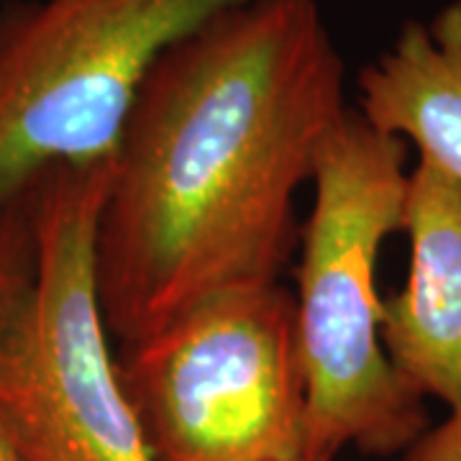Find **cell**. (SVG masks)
Masks as SVG:
<instances>
[{"label":"cell","mask_w":461,"mask_h":461,"mask_svg":"<svg viewBox=\"0 0 461 461\" xmlns=\"http://www.w3.org/2000/svg\"><path fill=\"white\" fill-rule=\"evenodd\" d=\"M408 144L348 108L318 154L313 213L300 230L297 346L305 372L303 461L344 446L387 456L426 430L423 397L397 375L382 336L377 257L402 229Z\"/></svg>","instance_id":"2"},{"label":"cell","mask_w":461,"mask_h":461,"mask_svg":"<svg viewBox=\"0 0 461 461\" xmlns=\"http://www.w3.org/2000/svg\"><path fill=\"white\" fill-rule=\"evenodd\" d=\"M244 0H8L0 5V208L57 165L111 159L151 65Z\"/></svg>","instance_id":"4"},{"label":"cell","mask_w":461,"mask_h":461,"mask_svg":"<svg viewBox=\"0 0 461 461\" xmlns=\"http://www.w3.org/2000/svg\"><path fill=\"white\" fill-rule=\"evenodd\" d=\"M113 157L32 190L33 272L0 323V426L21 461H154L100 313L95 233Z\"/></svg>","instance_id":"3"},{"label":"cell","mask_w":461,"mask_h":461,"mask_svg":"<svg viewBox=\"0 0 461 461\" xmlns=\"http://www.w3.org/2000/svg\"><path fill=\"white\" fill-rule=\"evenodd\" d=\"M0 461H21L18 451L14 448V444H11V438H8V433H5L3 426H0Z\"/></svg>","instance_id":"10"},{"label":"cell","mask_w":461,"mask_h":461,"mask_svg":"<svg viewBox=\"0 0 461 461\" xmlns=\"http://www.w3.org/2000/svg\"><path fill=\"white\" fill-rule=\"evenodd\" d=\"M121 387L154 461L303 459L295 295L239 287L121 346Z\"/></svg>","instance_id":"5"},{"label":"cell","mask_w":461,"mask_h":461,"mask_svg":"<svg viewBox=\"0 0 461 461\" xmlns=\"http://www.w3.org/2000/svg\"><path fill=\"white\" fill-rule=\"evenodd\" d=\"M359 113L377 131L412 141L420 159L461 180V0L405 21L395 44L362 67Z\"/></svg>","instance_id":"7"},{"label":"cell","mask_w":461,"mask_h":461,"mask_svg":"<svg viewBox=\"0 0 461 461\" xmlns=\"http://www.w3.org/2000/svg\"><path fill=\"white\" fill-rule=\"evenodd\" d=\"M405 461H461V412H451L444 426L423 433Z\"/></svg>","instance_id":"9"},{"label":"cell","mask_w":461,"mask_h":461,"mask_svg":"<svg viewBox=\"0 0 461 461\" xmlns=\"http://www.w3.org/2000/svg\"><path fill=\"white\" fill-rule=\"evenodd\" d=\"M33 272L32 193L0 208V323Z\"/></svg>","instance_id":"8"},{"label":"cell","mask_w":461,"mask_h":461,"mask_svg":"<svg viewBox=\"0 0 461 461\" xmlns=\"http://www.w3.org/2000/svg\"><path fill=\"white\" fill-rule=\"evenodd\" d=\"M348 111L318 0H244L151 65L113 154L95 285L121 346L239 287L275 285L295 195Z\"/></svg>","instance_id":"1"},{"label":"cell","mask_w":461,"mask_h":461,"mask_svg":"<svg viewBox=\"0 0 461 461\" xmlns=\"http://www.w3.org/2000/svg\"><path fill=\"white\" fill-rule=\"evenodd\" d=\"M293 461H303V459H293Z\"/></svg>","instance_id":"11"},{"label":"cell","mask_w":461,"mask_h":461,"mask_svg":"<svg viewBox=\"0 0 461 461\" xmlns=\"http://www.w3.org/2000/svg\"><path fill=\"white\" fill-rule=\"evenodd\" d=\"M402 230L411 236V269L402 290L382 300V346L418 395L461 412V180L420 159Z\"/></svg>","instance_id":"6"}]
</instances>
